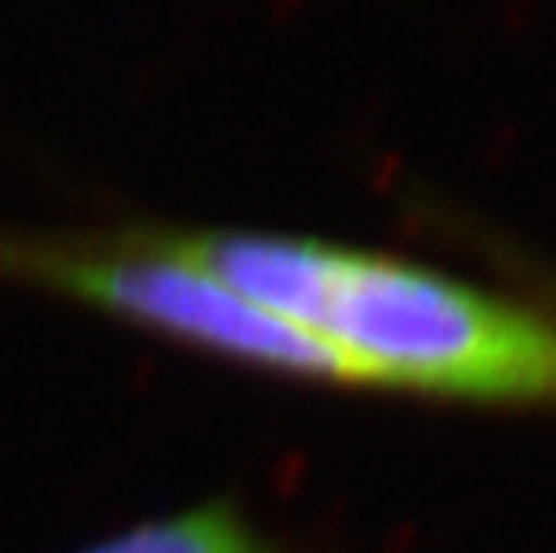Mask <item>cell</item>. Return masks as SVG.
I'll use <instances>...</instances> for the list:
<instances>
[{
	"label": "cell",
	"mask_w": 556,
	"mask_h": 553,
	"mask_svg": "<svg viewBox=\"0 0 556 553\" xmlns=\"http://www.w3.org/2000/svg\"><path fill=\"white\" fill-rule=\"evenodd\" d=\"M549 293H553V304H556V284H553V290H549Z\"/></svg>",
	"instance_id": "obj_4"
},
{
	"label": "cell",
	"mask_w": 556,
	"mask_h": 553,
	"mask_svg": "<svg viewBox=\"0 0 556 553\" xmlns=\"http://www.w3.org/2000/svg\"><path fill=\"white\" fill-rule=\"evenodd\" d=\"M177 250L300 324L367 387L556 407V317L433 267L314 237L167 227Z\"/></svg>",
	"instance_id": "obj_1"
},
{
	"label": "cell",
	"mask_w": 556,
	"mask_h": 553,
	"mask_svg": "<svg viewBox=\"0 0 556 553\" xmlns=\"http://www.w3.org/2000/svg\"><path fill=\"white\" fill-rule=\"evenodd\" d=\"M0 284L71 300L243 367L367 387L330 343L190 261L161 224L74 234L0 230Z\"/></svg>",
	"instance_id": "obj_2"
},
{
	"label": "cell",
	"mask_w": 556,
	"mask_h": 553,
	"mask_svg": "<svg viewBox=\"0 0 556 553\" xmlns=\"http://www.w3.org/2000/svg\"><path fill=\"white\" fill-rule=\"evenodd\" d=\"M74 553H283L230 500H204L177 514L150 517Z\"/></svg>",
	"instance_id": "obj_3"
}]
</instances>
